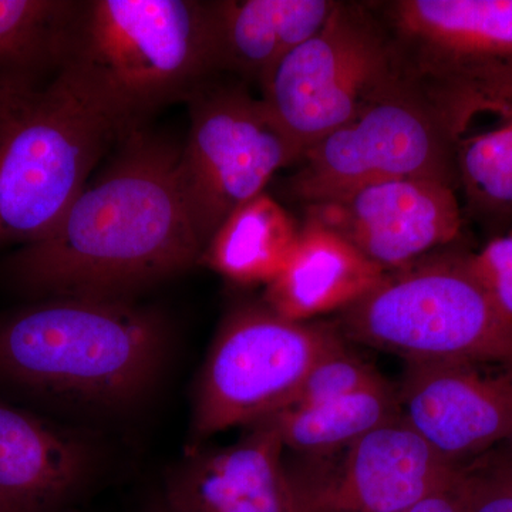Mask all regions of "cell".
<instances>
[{
  "label": "cell",
  "mask_w": 512,
  "mask_h": 512,
  "mask_svg": "<svg viewBox=\"0 0 512 512\" xmlns=\"http://www.w3.org/2000/svg\"><path fill=\"white\" fill-rule=\"evenodd\" d=\"M330 477L292 474L305 512H402L456 480L458 468L440 456L402 414L346 448Z\"/></svg>",
  "instance_id": "obj_13"
},
{
  "label": "cell",
  "mask_w": 512,
  "mask_h": 512,
  "mask_svg": "<svg viewBox=\"0 0 512 512\" xmlns=\"http://www.w3.org/2000/svg\"><path fill=\"white\" fill-rule=\"evenodd\" d=\"M190 130L178 160V181L202 251L225 220L265 192L302 151L262 99L241 84L210 80L187 99Z\"/></svg>",
  "instance_id": "obj_10"
},
{
  "label": "cell",
  "mask_w": 512,
  "mask_h": 512,
  "mask_svg": "<svg viewBox=\"0 0 512 512\" xmlns=\"http://www.w3.org/2000/svg\"><path fill=\"white\" fill-rule=\"evenodd\" d=\"M238 443L192 448L171 471L163 500L175 512H305L281 436L269 421Z\"/></svg>",
  "instance_id": "obj_14"
},
{
  "label": "cell",
  "mask_w": 512,
  "mask_h": 512,
  "mask_svg": "<svg viewBox=\"0 0 512 512\" xmlns=\"http://www.w3.org/2000/svg\"><path fill=\"white\" fill-rule=\"evenodd\" d=\"M399 416V394L383 379L342 399L286 407L264 420L275 427L285 448L319 457L346 450Z\"/></svg>",
  "instance_id": "obj_20"
},
{
  "label": "cell",
  "mask_w": 512,
  "mask_h": 512,
  "mask_svg": "<svg viewBox=\"0 0 512 512\" xmlns=\"http://www.w3.org/2000/svg\"><path fill=\"white\" fill-rule=\"evenodd\" d=\"M120 143L57 227L10 256V281L50 298L130 299L200 264L178 181L181 148L143 130Z\"/></svg>",
  "instance_id": "obj_1"
},
{
  "label": "cell",
  "mask_w": 512,
  "mask_h": 512,
  "mask_svg": "<svg viewBox=\"0 0 512 512\" xmlns=\"http://www.w3.org/2000/svg\"><path fill=\"white\" fill-rule=\"evenodd\" d=\"M458 188L474 218L512 231V111L493 130L461 138Z\"/></svg>",
  "instance_id": "obj_21"
},
{
  "label": "cell",
  "mask_w": 512,
  "mask_h": 512,
  "mask_svg": "<svg viewBox=\"0 0 512 512\" xmlns=\"http://www.w3.org/2000/svg\"><path fill=\"white\" fill-rule=\"evenodd\" d=\"M79 2L0 0V94L42 86L62 70Z\"/></svg>",
  "instance_id": "obj_19"
},
{
  "label": "cell",
  "mask_w": 512,
  "mask_h": 512,
  "mask_svg": "<svg viewBox=\"0 0 512 512\" xmlns=\"http://www.w3.org/2000/svg\"><path fill=\"white\" fill-rule=\"evenodd\" d=\"M340 335L406 362L512 367V319L495 305L467 255L421 258L339 312Z\"/></svg>",
  "instance_id": "obj_6"
},
{
  "label": "cell",
  "mask_w": 512,
  "mask_h": 512,
  "mask_svg": "<svg viewBox=\"0 0 512 512\" xmlns=\"http://www.w3.org/2000/svg\"><path fill=\"white\" fill-rule=\"evenodd\" d=\"M397 82L389 39L372 3L339 2L323 28L259 86L266 109L303 154Z\"/></svg>",
  "instance_id": "obj_9"
},
{
  "label": "cell",
  "mask_w": 512,
  "mask_h": 512,
  "mask_svg": "<svg viewBox=\"0 0 512 512\" xmlns=\"http://www.w3.org/2000/svg\"><path fill=\"white\" fill-rule=\"evenodd\" d=\"M400 414L454 466L507 440L512 426V367L466 362H409Z\"/></svg>",
  "instance_id": "obj_12"
},
{
  "label": "cell",
  "mask_w": 512,
  "mask_h": 512,
  "mask_svg": "<svg viewBox=\"0 0 512 512\" xmlns=\"http://www.w3.org/2000/svg\"><path fill=\"white\" fill-rule=\"evenodd\" d=\"M120 140L63 70L35 89L0 94V245L47 237Z\"/></svg>",
  "instance_id": "obj_4"
},
{
  "label": "cell",
  "mask_w": 512,
  "mask_h": 512,
  "mask_svg": "<svg viewBox=\"0 0 512 512\" xmlns=\"http://www.w3.org/2000/svg\"><path fill=\"white\" fill-rule=\"evenodd\" d=\"M168 326L131 299L50 298L0 320V380L99 409H123L157 382Z\"/></svg>",
  "instance_id": "obj_3"
},
{
  "label": "cell",
  "mask_w": 512,
  "mask_h": 512,
  "mask_svg": "<svg viewBox=\"0 0 512 512\" xmlns=\"http://www.w3.org/2000/svg\"><path fill=\"white\" fill-rule=\"evenodd\" d=\"M446 119L402 82L303 151L284 185L303 207L366 185L431 180L458 190V144Z\"/></svg>",
  "instance_id": "obj_8"
},
{
  "label": "cell",
  "mask_w": 512,
  "mask_h": 512,
  "mask_svg": "<svg viewBox=\"0 0 512 512\" xmlns=\"http://www.w3.org/2000/svg\"><path fill=\"white\" fill-rule=\"evenodd\" d=\"M301 225L262 192L232 212L202 251L200 264L237 285L271 284L288 264Z\"/></svg>",
  "instance_id": "obj_18"
},
{
  "label": "cell",
  "mask_w": 512,
  "mask_h": 512,
  "mask_svg": "<svg viewBox=\"0 0 512 512\" xmlns=\"http://www.w3.org/2000/svg\"><path fill=\"white\" fill-rule=\"evenodd\" d=\"M382 380V375L375 367L350 353L346 346H342L313 366L288 407L332 402Z\"/></svg>",
  "instance_id": "obj_22"
},
{
  "label": "cell",
  "mask_w": 512,
  "mask_h": 512,
  "mask_svg": "<svg viewBox=\"0 0 512 512\" xmlns=\"http://www.w3.org/2000/svg\"><path fill=\"white\" fill-rule=\"evenodd\" d=\"M359 249L318 222L303 220L288 264L266 285L265 305L296 322L342 312L384 278Z\"/></svg>",
  "instance_id": "obj_16"
},
{
  "label": "cell",
  "mask_w": 512,
  "mask_h": 512,
  "mask_svg": "<svg viewBox=\"0 0 512 512\" xmlns=\"http://www.w3.org/2000/svg\"><path fill=\"white\" fill-rule=\"evenodd\" d=\"M89 468L82 440L0 402V512H53Z\"/></svg>",
  "instance_id": "obj_15"
},
{
  "label": "cell",
  "mask_w": 512,
  "mask_h": 512,
  "mask_svg": "<svg viewBox=\"0 0 512 512\" xmlns=\"http://www.w3.org/2000/svg\"><path fill=\"white\" fill-rule=\"evenodd\" d=\"M62 70L124 138L220 72L210 2H79Z\"/></svg>",
  "instance_id": "obj_2"
},
{
  "label": "cell",
  "mask_w": 512,
  "mask_h": 512,
  "mask_svg": "<svg viewBox=\"0 0 512 512\" xmlns=\"http://www.w3.org/2000/svg\"><path fill=\"white\" fill-rule=\"evenodd\" d=\"M457 491L463 512H512V458L460 466Z\"/></svg>",
  "instance_id": "obj_23"
},
{
  "label": "cell",
  "mask_w": 512,
  "mask_h": 512,
  "mask_svg": "<svg viewBox=\"0 0 512 512\" xmlns=\"http://www.w3.org/2000/svg\"><path fill=\"white\" fill-rule=\"evenodd\" d=\"M397 79L466 137L478 116L512 111V0L370 2Z\"/></svg>",
  "instance_id": "obj_5"
},
{
  "label": "cell",
  "mask_w": 512,
  "mask_h": 512,
  "mask_svg": "<svg viewBox=\"0 0 512 512\" xmlns=\"http://www.w3.org/2000/svg\"><path fill=\"white\" fill-rule=\"evenodd\" d=\"M148 512H175L173 510H171L170 507H168L167 503H165L164 500H160L158 501V503L156 505H154L153 508H151L150 511Z\"/></svg>",
  "instance_id": "obj_26"
},
{
  "label": "cell",
  "mask_w": 512,
  "mask_h": 512,
  "mask_svg": "<svg viewBox=\"0 0 512 512\" xmlns=\"http://www.w3.org/2000/svg\"><path fill=\"white\" fill-rule=\"evenodd\" d=\"M402 512H463L460 495L457 491V477L447 487L427 495L423 500L417 501L412 507L406 508Z\"/></svg>",
  "instance_id": "obj_25"
},
{
  "label": "cell",
  "mask_w": 512,
  "mask_h": 512,
  "mask_svg": "<svg viewBox=\"0 0 512 512\" xmlns=\"http://www.w3.org/2000/svg\"><path fill=\"white\" fill-rule=\"evenodd\" d=\"M336 0L210 2L218 70L261 84L276 64L323 28Z\"/></svg>",
  "instance_id": "obj_17"
},
{
  "label": "cell",
  "mask_w": 512,
  "mask_h": 512,
  "mask_svg": "<svg viewBox=\"0 0 512 512\" xmlns=\"http://www.w3.org/2000/svg\"><path fill=\"white\" fill-rule=\"evenodd\" d=\"M507 441H508V443H510V446L512 448V426H511L510 433H508Z\"/></svg>",
  "instance_id": "obj_27"
},
{
  "label": "cell",
  "mask_w": 512,
  "mask_h": 512,
  "mask_svg": "<svg viewBox=\"0 0 512 512\" xmlns=\"http://www.w3.org/2000/svg\"><path fill=\"white\" fill-rule=\"evenodd\" d=\"M467 262L495 305L512 319V231L497 235L477 254H467Z\"/></svg>",
  "instance_id": "obj_24"
},
{
  "label": "cell",
  "mask_w": 512,
  "mask_h": 512,
  "mask_svg": "<svg viewBox=\"0 0 512 512\" xmlns=\"http://www.w3.org/2000/svg\"><path fill=\"white\" fill-rule=\"evenodd\" d=\"M456 188L431 180L370 184L303 207L305 220L346 239L384 272L456 241L463 212Z\"/></svg>",
  "instance_id": "obj_11"
},
{
  "label": "cell",
  "mask_w": 512,
  "mask_h": 512,
  "mask_svg": "<svg viewBox=\"0 0 512 512\" xmlns=\"http://www.w3.org/2000/svg\"><path fill=\"white\" fill-rule=\"evenodd\" d=\"M342 346L335 325L286 319L265 303L232 309L201 372L192 413L195 443L281 412L313 366Z\"/></svg>",
  "instance_id": "obj_7"
}]
</instances>
